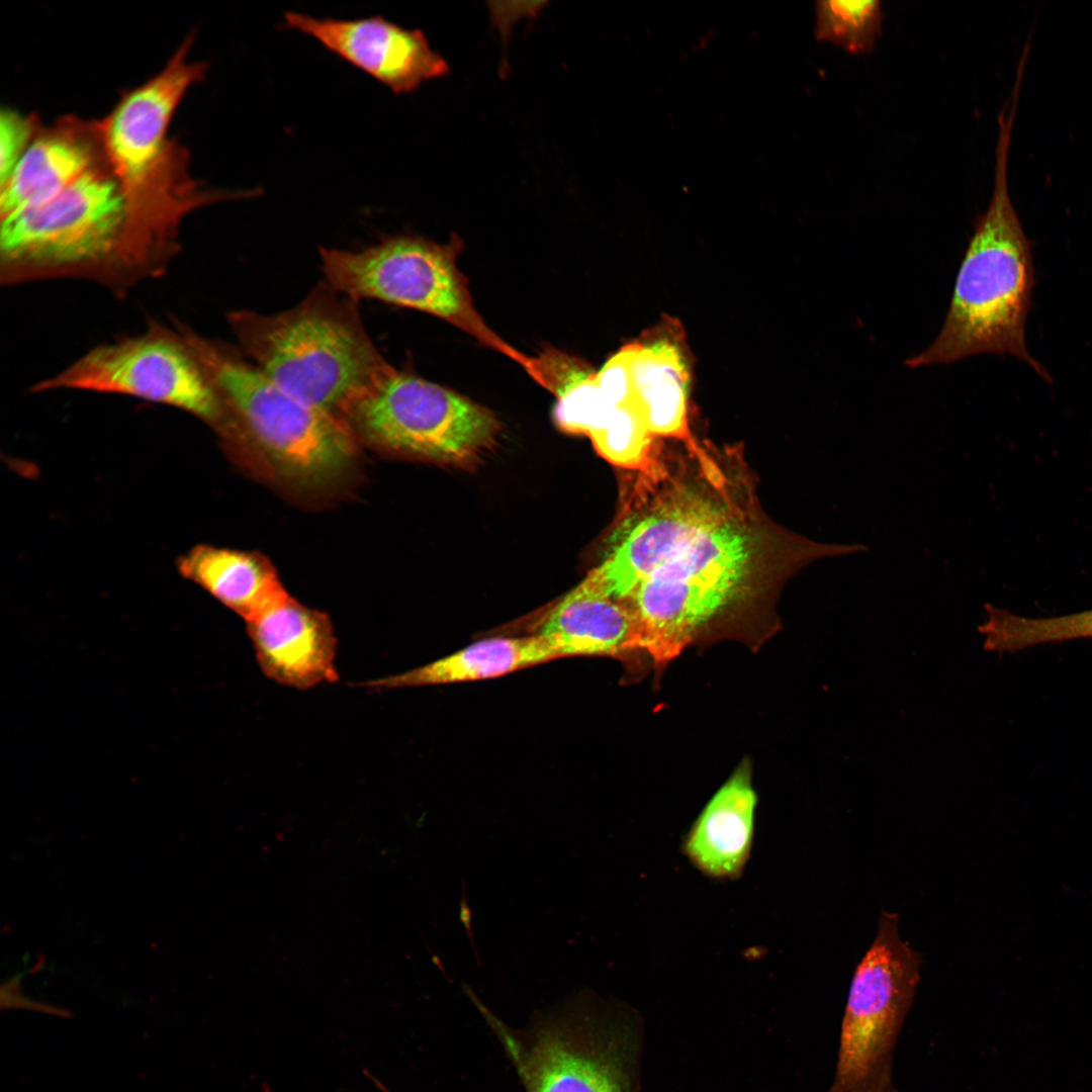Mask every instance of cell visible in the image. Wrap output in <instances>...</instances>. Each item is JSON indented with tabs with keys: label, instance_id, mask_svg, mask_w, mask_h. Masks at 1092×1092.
<instances>
[{
	"label": "cell",
	"instance_id": "obj_1",
	"mask_svg": "<svg viewBox=\"0 0 1092 1092\" xmlns=\"http://www.w3.org/2000/svg\"><path fill=\"white\" fill-rule=\"evenodd\" d=\"M791 533L742 502L624 603L645 654L663 668L686 648L721 639L757 646L778 629L764 619L784 582L813 561L866 551Z\"/></svg>",
	"mask_w": 1092,
	"mask_h": 1092
},
{
	"label": "cell",
	"instance_id": "obj_2",
	"mask_svg": "<svg viewBox=\"0 0 1092 1092\" xmlns=\"http://www.w3.org/2000/svg\"><path fill=\"white\" fill-rule=\"evenodd\" d=\"M169 267L135 229L107 163L50 200L1 218L2 285L76 279L122 296Z\"/></svg>",
	"mask_w": 1092,
	"mask_h": 1092
},
{
	"label": "cell",
	"instance_id": "obj_3",
	"mask_svg": "<svg viewBox=\"0 0 1092 1092\" xmlns=\"http://www.w3.org/2000/svg\"><path fill=\"white\" fill-rule=\"evenodd\" d=\"M189 34L165 67L123 93L97 121L107 159L131 220L158 249L176 257L180 228L194 210L219 201L253 198L260 189H209L189 172V153L168 136L173 115L187 91L205 78L208 66L189 61Z\"/></svg>",
	"mask_w": 1092,
	"mask_h": 1092
},
{
	"label": "cell",
	"instance_id": "obj_4",
	"mask_svg": "<svg viewBox=\"0 0 1092 1092\" xmlns=\"http://www.w3.org/2000/svg\"><path fill=\"white\" fill-rule=\"evenodd\" d=\"M1016 108L998 116L994 187L962 260L943 325L933 342L908 358L918 368L992 353L1024 361L1043 379L1028 351L1025 322L1034 285L1030 244L1008 191L1007 162Z\"/></svg>",
	"mask_w": 1092,
	"mask_h": 1092
},
{
	"label": "cell",
	"instance_id": "obj_5",
	"mask_svg": "<svg viewBox=\"0 0 1092 1092\" xmlns=\"http://www.w3.org/2000/svg\"><path fill=\"white\" fill-rule=\"evenodd\" d=\"M242 353L270 380L340 417L346 402L389 363L369 337L358 301L327 281L274 314L226 313Z\"/></svg>",
	"mask_w": 1092,
	"mask_h": 1092
},
{
	"label": "cell",
	"instance_id": "obj_6",
	"mask_svg": "<svg viewBox=\"0 0 1092 1092\" xmlns=\"http://www.w3.org/2000/svg\"><path fill=\"white\" fill-rule=\"evenodd\" d=\"M205 368L226 413L273 468L300 485L343 473L356 453L355 434L337 415L306 403L270 380L241 350L174 321Z\"/></svg>",
	"mask_w": 1092,
	"mask_h": 1092
},
{
	"label": "cell",
	"instance_id": "obj_7",
	"mask_svg": "<svg viewBox=\"0 0 1092 1092\" xmlns=\"http://www.w3.org/2000/svg\"><path fill=\"white\" fill-rule=\"evenodd\" d=\"M660 445L638 471L613 547L585 577L625 602L656 570L730 515L742 502L715 462L666 459Z\"/></svg>",
	"mask_w": 1092,
	"mask_h": 1092
},
{
	"label": "cell",
	"instance_id": "obj_8",
	"mask_svg": "<svg viewBox=\"0 0 1092 1092\" xmlns=\"http://www.w3.org/2000/svg\"><path fill=\"white\" fill-rule=\"evenodd\" d=\"M461 246L455 235L447 244L393 236L357 251L322 248L320 255L325 281L338 292L358 302L379 300L440 317L515 361L537 382V357L505 342L476 310L457 267Z\"/></svg>",
	"mask_w": 1092,
	"mask_h": 1092
},
{
	"label": "cell",
	"instance_id": "obj_9",
	"mask_svg": "<svg viewBox=\"0 0 1092 1092\" xmlns=\"http://www.w3.org/2000/svg\"><path fill=\"white\" fill-rule=\"evenodd\" d=\"M340 418L373 445L446 465L477 461L500 424L488 408L388 364L343 406Z\"/></svg>",
	"mask_w": 1092,
	"mask_h": 1092
},
{
	"label": "cell",
	"instance_id": "obj_10",
	"mask_svg": "<svg viewBox=\"0 0 1092 1092\" xmlns=\"http://www.w3.org/2000/svg\"><path fill=\"white\" fill-rule=\"evenodd\" d=\"M919 966V953L899 935L898 914L883 911L851 980L830 1092H886L893 1086V1056Z\"/></svg>",
	"mask_w": 1092,
	"mask_h": 1092
},
{
	"label": "cell",
	"instance_id": "obj_11",
	"mask_svg": "<svg viewBox=\"0 0 1092 1092\" xmlns=\"http://www.w3.org/2000/svg\"><path fill=\"white\" fill-rule=\"evenodd\" d=\"M71 389L132 396L189 413L224 430L226 413L184 335L151 321L142 333L98 345L32 392Z\"/></svg>",
	"mask_w": 1092,
	"mask_h": 1092
},
{
	"label": "cell",
	"instance_id": "obj_12",
	"mask_svg": "<svg viewBox=\"0 0 1092 1092\" xmlns=\"http://www.w3.org/2000/svg\"><path fill=\"white\" fill-rule=\"evenodd\" d=\"M282 28L313 38L397 95L450 71L421 29L404 28L380 15L339 19L289 10Z\"/></svg>",
	"mask_w": 1092,
	"mask_h": 1092
},
{
	"label": "cell",
	"instance_id": "obj_13",
	"mask_svg": "<svg viewBox=\"0 0 1092 1092\" xmlns=\"http://www.w3.org/2000/svg\"><path fill=\"white\" fill-rule=\"evenodd\" d=\"M246 624L258 665L268 678L299 691L339 679L337 637L324 612L286 593Z\"/></svg>",
	"mask_w": 1092,
	"mask_h": 1092
},
{
	"label": "cell",
	"instance_id": "obj_14",
	"mask_svg": "<svg viewBox=\"0 0 1092 1092\" xmlns=\"http://www.w3.org/2000/svg\"><path fill=\"white\" fill-rule=\"evenodd\" d=\"M106 163L97 121L65 116L49 126L41 124L0 183L1 218L50 200Z\"/></svg>",
	"mask_w": 1092,
	"mask_h": 1092
},
{
	"label": "cell",
	"instance_id": "obj_15",
	"mask_svg": "<svg viewBox=\"0 0 1092 1092\" xmlns=\"http://www.w3.org/2000/svg\"><path fill=\"white\" fill-rule=\"evenodd\" d=\"M756 805L751 768L743 761L684 836L681 850L691 864L713 880L739 879L751 855Z\"/></svg>",
	"mask_w": 1092,
	"mask_h": 1092
},
{
	"label": "cell",
	"instance_id": "obj_16",
	"mask_svg": "<svg viewBox=\"0 0 1092 1092\" xmlns=\"http://www.w3.org/2000/svg\"><path fill=\"white\" fill-rule=\"evenodd\" d=\"M539 634L552 636L567 656L645 654L638 622L631 609L585 578L543 618Z\"/></svg>",
	"mask_w": 1092,
	"mask_h": 1092
},
{
	"label": "cell",
	"instance_id": "obj_17",
	"mask_svg": "<svg viewBox=\"0 0 1092 1092\" xmlns=\"http://www.w3.org/2000/svg\"><path fill=\"white\" fill-rule=\"evenodd\" d=\"M631 379L634 399L650 433L657 439L681 441L694 455L711 460L689 429L690 372L677 341L663 335L633 343Z\"/></svg>",
	"mask_w": 1092,
	"mask_h": 1092
},
{
	"label": "cell",
	"instance_id": "obj_18",
	"mask_svg": "<svg viewBox=\"0 0 1092 1092\" xmlns=\"http://www.w3.org/2000/svg\"><path fill=\"white\" fill-rule=\"evenodd\" d=\"M549 635L492 637L414 669L360 684L374 690L447 685L498 677L563 657Z\"/></svg>",
	"mask_w": 1092,
	"mask_h": 1092
},
{
	"label": "cell",
	"instance_id": "obj_19",
	"mask_svg": "<svg viewBox=\"0 0 1092 1092\" xmlns=\"http://www.w3.org/2000/svg\"><path fill=\"white\" fill-rule=\"evenodd\" d=\"M178 569L246 622L287 593L257 552L199 545L179 559Z\"/></svg>",
	"mask_w": 1092,
	"mask_h": 1092
},
{
	"label": "cell",
	"instance_id": "obj_20",
	"mask_svg": "<svg viewBox=\"0 0 1092 1092\" xmlns=\"http://www.w3.org/2000/svg\"><path fill=\"white\" fill-rule=\"evenodd\" d=\"M522 1069L529 1092H623L607 1061L558 1030L536 1038Z\"/></svg>",
	"mask_w": 1092,
	"mask_h": 1092
},
{
	"label": "cell",
	"instance_id": "obj_21",
	"mask_svg": "<svg viewBox=\"0 0 1092 1092\" xmlns=\"http://www.w3.org/2000/svg\"><path fill=\"white\" fill-rule=\"evenodd\" d=\"M986 618L978 627L983 649L1014 653L1054 642L1092 638V610L1052 618H1025L1006 610L985 606Z\"/></svg>",
	"mask_w": 1092,
	"mask_h": 1092
},
{
	"label": "cell",
	"instance_id": "obj_22",
	"mask_svg": "<svg viewBox=\"0 0 1092 1092\" xmlns=\"http://www.w3.org/2000/svg\"><path fill=\"white\" fill-rule=\"evenodd\" d=\"M883 18L879 0H819L815 7V35L850 54H868L881 34Z\"/></svg>",
	"mask_w": 1092,
	"mask_h": 1092
},
{
	"label": "cell",
	"instance_id": "obj_23",
	"mask_svg": "<svg viewBox=\"0 0 1092 1092\" xmlns=\"http://www.w3.org/2000/svg\"><path fill=\"white\" fill-rule=\"evenodd\" d=\"M588 437L605 459L638 471L651 464L659 445L635 399L613 407L604 424Z\"/></svg>",
	"mask_w": 1092,
	"mask_h": 1092
},
{
	"label": "cell",
	"instance_id": "obj_24",
	"mask_svg": "<svg viewBox=\"0 0 1092 1092\" xmlns=\"http://www.w3.org/2000/svg\"><path fill=\"white\" fill-rule=\"evenodd\" d=\"M554 411L558 426L572 433L589 436L607 420L612 406L604 397L590 368L583 371L557 395Z\"/></svg>",
	"mask_w": 1092,
	"mask_h": 1092
},
{
	"label": "cell",
	"instance_id": "obj_25",
	"mask_svg": "<svg viewBox=\"0 0 1092 1092\" xmlns=\"http://www.w3.org/2000/svg\"><path fill=\"white\" fill-rule=\"evenodd\" d=\"M41 123L31 115L3 109L0 114V180L3 182L31 143ZM0 182V183H1Z\"/></svg>",
	"mask_w": 1092,
	"mask_h": 1092
},
{
	"label": "cell",
	"instance_id": "obj_26",
	"mask_svg": "<svg viewBox=\"0 0 1092 1092\" xmlns=\"http://www.w3.org/2000/svg\"><path fill=\"white\" fill-rule=\"evenodd\" d=\"M633 343L622 347L596 372L599 387L614 407L626 404L634 400L631 379V358Z\"/></svg>",
	"mask_w": 1092,
	"mask_h": 1092
},
{
	"label": "cell",
	"instance_id": "obj_27",
	"mask_svg": "<svg viewBox=\"0 0 1092 1092\" xmlns=\"http://www.w3.org/2000/svg\"><path fill=\"white\" fill-rule=\"evenodd\" d=\"M459 920H460L461 924L463 925V927L465 929V933H466V935H467V937H468V939H469V941L471 943V947L473 949L474 956H475L477 962L480 964L478 950H477V947H476V944H475V941H474V934H473V928H472V912H471V908H470V906L468 904V901H467V898H466L464 881L462 883V898H461L460 907H459Z\"/></svg>",
	"mask_w": 1092,
	"mask_h": 1092
},
{
	"label": "cell",
	"instance_id": "obj_28",
	"mask_svg": "<svg viewBox=\"0 0 1092 1092\" xmlns=\"http://www.w3.org/2000/svg\"><path fill=\"white\" fill-rule=\"evenodd\" d=\"M886 1092H897V1090H896V1088H895V1087L893 1086V1087L889 1088V1089H888V1090H887Z\"/></svg>",
	"mask_w": 1092,
	"mask_h": 1092
}]
</instances>
